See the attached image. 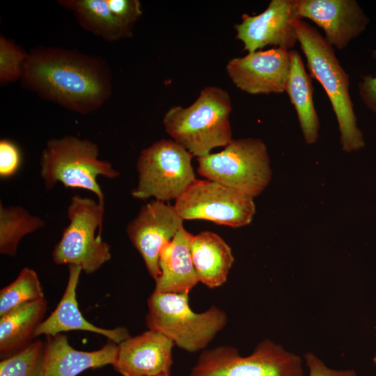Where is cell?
<instances>
[{
  "instance_id": "6da1fadb",
  "label": "cell",
  "mask_w": 376,
  "mask_h": 376,
  "mask_svg": "<svg viewBox=\"0 0 376 376\" xmlns=\"http://www.w3.org/2000/svg\"><path fill=\"white\" fill-rule=\"evenodd\" d=\"M21 79L41 98L81 114L102 107L112 91L110 70L102 59L60 47L33 49Z\"/></svg>"
},
{
  "instance_id": "7a4b0ae2",
  "label": "cell",
  "mask_w": 376,
  "mask_h": 376,
  "mask_svg": "<svg viewBox=\"0 0 376 376\" xmlns=\"http://www.w3.org/2000/svg\"><path fill=\"white\" fill-rule=\"evenodd\" d=\"M232 109L228 92L209 86L189 107L169 108L163 125L174 141L193 156L201 157L215 148L226 146L233 139L229 120Z\"/></svg>"
},
{
  "instance_id": "3957f363",
  "label": "cell",
  "mask_w": 376,
  "mask_h": 376,
  "mask_svg": "<svg viewBox=\"0 0 376 376\" xmlns=\"http://www.w3.org/2000/svg\"><path fill=\"white\" fill-rule=\"evenodd\" d=\"M297 41L311 76L317 79L331 102L338 123L342 150L357 151L365 146L350 94V77L336 57L334 47L313 26L303 19L295 25Z\"/></svg>"
},
{
  "instance_id": "277c9868",
  "label": "cell",
  "mask_w": 376,
  "mask_h": 376,
  "mask_svg": "<svg viewBox=\"0 0 376 376\" xmlns=\"http://www.w3.org/2000/svg\"><path fill=\"white\" fill-rule=\"evenodd\" d=\"M40 166L47 190L60 182L65 188L91 191L102 203H104V194L97 178L114 179L120 175L110 162L99 159V149L94 142L74 136L48 141L41 153Z\"/></svg>"
},
{
  "instance_id": "5b68a950",
  "label": "cell",
  "mask_w": 376,
  "mask_h": 376,
  "mask_svg": "<svg viewBox=\"0 0 376 376\" xmlns=\"http://www.w3.org/2000/svg\"><path fill=\"white\" fill-rule=\"evenodd\" d=\"M188 295L154 291L148 299L146 324L180 348L195 352L207 346L226 325L228 317L214 306L195 313L189 306Z\"/></svg>"
},
{
  "instance_id": "8992f818",
  "label": "cell",
  "mask_w": 376,
  "mask_h": 376,
  "mask_svg": "<svg viewBox=\"0 0 376 376\" xmlns=\"http://www.w3.org/2000/svg\"><path fill=\"white\" fill-rule=\"evenodd\" d=\"M197 162L203 177L253 198L272 179L267 148L259 138L233 139L221 152L197 157Z\"/></svg>"
},
{
  "instance_id": "52a82bcc",
  "label": "cell",
  "mask_w": 376,
  "mask_h": 376,
  "mask_svg": "<svg viewBox=\"0 0 376 376\" xmlns=\"http://www.w3.org/2000/svg\"><path fill=\"white\" fill-rule=\"evenodd\" d=\"M104 203L89 197L75 195L68 207L69 224L52 252L53 261L57 265H75L86 274L99 269L111 257L110 245L100 235Z\"/></svg>"
},
{
  "instance_id": "ba28073f",
  "label": "cell",
  "mask_w": 376,
  "mask_h": 376,
  "mask_svg": "<svg viewBox=\"0 0 376 376\" xmlns=\"http://www.w3.org/2000/svg\"><path fill=\"white\" fill-rule=\"evenodd\" d=\"M192 157L173 139H161L143 149L136 161L139 180L132 196L140 200H177L196 180Z\"/></svg>"
},
{
  "instance_id": "9c48e42d",
  "label": "cell",
  "mask_w": 376,
  "mask_h": 376,
  "mask_svg": "<svg viewBox=\"0 0 376 376\" xmlns=\"http://www.w3.org/2000/svg\"><path fill=\"white\" fill-rule=\"evenodd\" d=\"M189 376H304L301 357L269 339L248 356L221 345L203 350Z\"/></svg>"
},
{
  "instance_id": "30bf717a",
  "label": "cell",
  "mask_w": 376,
  "mask_h": 376,
  "mask_svg": "<svg viewBox=\"0 0 376 376\" xmlns=\"http://www.w3.org/2000/svg\"><path fill=\"white\" fill-rule=\"evenodd\" d=\"M183 220L203 219L232 228L249 224L256 213L253 198L209 180H195L175 200Z\"/></svg>"
},
{
  "instance_id": "8fae6325",
  "label": "cell",
  "mask_w": 376,
  "mask_h": 376,
  "mask_svg": "<svg viewBox=\"0 0 376 376\" xmlns=\"http://www.w3.org/2000/svg\"><path fill=\"white\" fill-rule=\"evenodd\" d=\"M300 19L296 0H272L260 14L242 15L235 25L236 38L248 53L266 46L290 51L298 42L295 25Z\"/></svg>"
},
{
  "instance_id": "7c38bea8",
  "label": "cell",
  "mask_w": 376,
  "mask_h": 376,
  "mask_svg": "<svg viewBox=\"0 0 376 376\" xmlns=\"http://www.w3.org/2000/svg\"><path fill=\"white\" fill-rule=\"evenodd\" d=\"M183 221L174 205L153 200L143 205L127 225V235L155 281L160 274V251L183 226Z\"/></svg>"
},
{
  "instance_id": "4fadbf2b",
  "label": "cell",
  "mask_w": 376,
  "mask_h": 376,
  "mask_svg": "<svg viewBox=\"0 0 376 376\" xmlns=\"http://www.w3.org/2000/svg\"><path fill=\"white\" fill-rule=\"evenodd\" d=\"M290 67V51L272 48L230 59L226 72L240 90L251 95L285 92Z\"/></svg>"
},
{
  "instance_id": "5bb4252c",
  "label": "cell",
  "mask_w": 376,
  "mask_h": 376,
  "mask_svg": "<svg viewBox=\"0 0 376 376\" xmlns=\"http://www.w3.org/2000/svg\"><path fill=\"white\" fill-rule=\"evenodd\" d=\"M301 18L320 27L333 47L345 49L363 33L370 18L356 0H296Z\"/></svg>"
},
{
  "instance_id": "9a60e30c",
  "label": "cell",
  "mask_w": 376,
  "mask_h": 376,
  "mask_svg": "<svg viewBox=\"0 0 376 376\" xmlns=\"http://www.w3.org/2000/svg\"><path fill=\"white\" fill-rule=\"evenodd\" d=\"M175 344L161 332L148 329L118 344L113 365L122 376L170 375Z\"/></svg>"
},
{
  "instance_id": "2e32d148",
  "label": "cell",
  "mask_w": 376,
  "mask_h": 376,
  "mask_svg": "<svg viewBox=\"0 0 376 376\" xmlns=\"http://www.w3.org/2000/svg\"><path fill=\"white\" fill-rule=\"evenodd\" d=\"M118 345L109 341L102 348L86 352L74 349L67 336H47L37 376H77L90 368L113 365Z\"/></svg>"
},
{
  "instance_id": "e0dca14e",
  "label": "cell",
  "mask_w": 376,
  "mask_h": 376,
  "mask_svg": "<svg viewBox=\"0 0 376 376\" xmlns=\"http://www.w3.org/2000/svg\"><path fill=\"white\" fill-rule=\"evenodd\" d=\"M69 275L64 293L55 310L37 328L35 338L40 335L54 336L68 331L79 330L93 332L107 337L110 341L120 343L129 338L125 327L107 329L98 327L86 320L79 309L76 290L82 269L68 265Z\"/></svg>"
},
{
  "instance_id": "ac0fdd59",
  "label": "cell",
  "mask_w": 376,
  "mask_h": 376,
  "mask_svg": "<svg viewBox=\"0 0 376 376\" xmlns=\"http://www.w3.org/2000/svg\"><path fill=\"white\" fill-rule=\"evenodd\" d=\"M191 235L182 226L162 247L159 258L160 274L155 281V292L189 294L199 282L190 249Z\"/></svg>"
},
{
  "instance_id": "d6986e66",
  "label": "cell",
  "mask_w": 376,
  "mask_h": 376,
  "mask_svg": "<svg viewBox=\"0 0 376 376\" xmlns=\"http://www.w3.org/2000/svg\"><path fill=\"white\" fill-rule=\"evenodd\" d=\"M190 249L198 281L209 288L221 286L235 261L229 245L219 235L202 231L191 235Z\"/></svg>"
},
{
  "instance_id": "ffe728a7",
  "label": "cell",
  "mask_w": 376,
  "mask_h": 376,
  "mask_svg": "<svg viewBox=\"0 0 376 376\" xmlns=\"http://www.w3.org/2000/svg\"><path fill=\"white\" fill-rule=\"evenodd\" d=\"M290 55V67L285 92L295 107L305 142L313 144L318 141L320 128L313 102V87L298 51L292 49Z\"/></svg>"
},
{
  "instance_id": "44dd1931",
  "label": "cell",
  "mask_w": 376,
  "mask_h": 376,
  "mask_svg": "<svg viewBox=\"0 0 376 376\" xmlns=\"http://www.w3.org/2000/svg\"><path fill=\"white\" fill-rule=\"evenodd\" d=\"M47 308L44 298L0 317V355L6 358L27 347L43 321Z\"/></svg>"
},
{
  "instance_id": "7402d4cb",
  "label": "cell",
  "mask_w": 376,
  "mask_h": 376,
  "mask_svg": "<svg viewBox=\"0 0 376 376\" xmlns=\"http://www.w3.org/2000/svg\"><path fill=\"white\" fill-rule=\"evenodd\" d=\"M58 3L71 10L84 29L106 40L116 41L132 36V31L111 13L107 0H63Z\"/></svg>"
},
{
  "instance_id": "603a6c76",
  "label": "cell",
  "mask_w": 376,
  "mask_h": 376,
  "mask_svg": "<svg viewBox=\"0 0 376 376\" xmlns=\"http://www.w3.org/2000/svg\"><path fill=\"white\" fill-rule=\"evenodd\" d=\"M45 226L44 221L17 206L0 205V253L15 256L21 240Z\"/></svg>"
},
{
  "instance_id": "cb8c5ba5",
  "label": "cell",
  "mask_w": 376,
  "mask_h": 376,
  "mask_svg": "<svg viewBox=\"0 0 376 376\" xmlns=\"http://www.w3.org/2000/svg\"><path fill=\"white\" fill-rule=\"evenodd\" d=\"M44 298L37 273L32 269L24 267L12 283L0 291V317Z\"/></svg>"
},
{
  "instance_id": "d4e9b609",
  "label": "cell",
  "mask_w": 376,
  "mask_h": 376,
  "mask_svg": "<svg viewBox=\"0 0 376 376\" xmlns=\"http://www.w3.org/2000/svg\"><path fill=\"white\" fill-rule=\"evenodd\" d=\"M44 343L35 340L0 362V376H37Z\"/></svg>"
},
{
  "instance_id": "484cf974",
  "label": "cell",
  "mask_w": 376,
  "mask_h": 376,
  "mask_svg": "<svg viewBox=\"0 0 376 376\" xmlns=\"http://www.w3.org/2000/svg\"><path fill=\"white\" fill-rule=\"evenodd\" d=\"M29 53L7 39L0 36V81L6 84L22 78Z\"/></svg>"
},
{
  "instance_id": "4316f807",
  "label": "cell",
  "mask_w": 376,
  "mask_h": 376,
  "mask_svg": "<svg viewBox=\"0 0 376 376\" xmlns=\"http://www.w3.org/2000/svg\"><path fill=\"white\" fill-rule=\"evenodd\" d=\"M117 20L132 31L135 22L142 15L141 5L138 0H107Z\"/></svg>"
},
{
  "instance_id": "83f0119b",
  "label": "cell",
  "mask_w": 376,
  "mask_h": 376,
  "mask_svg": "<svg viewBox=\"0 0 376 376\" xmlns=\"http://www.w3.org/2000/svg\"><path fill=\"white\" fill-rule=\"evenodd\" d=\"M22 156L17 145L8 139L0 141V177L5 179L15 175L21 166Z\"/></svg>"
},
{
  "instance_id": "f1b7e54d",
  "label": "cell",
  "mask_w": 376,
  "mask_h": 376,
  "mask_svg": "<svg viewBox=\"0 0 376 376\" xmlns=\"http://www.w3.org/2000/svg\"><path fill=\"white\" fill-rule=\"evenodd\" d=\"M304 357L308 368V376H357L353 370H336L328 367L312 352L306 353Z\"/></svg>"
},
{
  "instance_id": "f546056e",
  "label": "cell",
  "mask_w": 376,
  "mask_h": 376,
  "mask_svg": "<svg viewBox=\"0 0 376 376\" xmlns=\"http://www.w3.org/2000/svg\"><path fill=\"white\" fill-rule=\"evenodd\" d=\"M372 56L376 59V49L372 52ZM358 90L359 97L365 107L376 114V74L361 76Z\"/></svg>"
},
{
  "instance_id": "4dcf8cb0",
  "label": "cell",
  "mask_w": 376,
  "mask_h": 376,
  "mask_svg": "<svg viewBox=\"0 0 376 376\" xmlns=\"http://www.w3.org/2000/svg\"><path fill=\"white\" fill-rule=\"evenodd\" d=\"M373 363H374V364H375V365L376 366V354H375V355L374 356V357H373Z\"/></svg>"
},
{
  "instance_id": "1f68e13d",
  "label": "cell",
  "mask_w": 376,
  "mask_h": 376,
  "mask_svg": "<svg viewBox=\"0 0 376 376\" xmlns=\"http://www.w3.org/2000/svg\"><path fill=\"white\" fill-rule=\"evenodd\" d=\"M157 376H170V375H157Z\"/></svg>"
}]
</instances>
